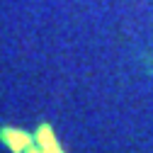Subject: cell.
I'll list each match as a JSON object with an SVG mask.
<instances>
[{
  "mask_svg": "<svg viewBox=\"0 0 153 153\" xmlns=\"http://www.w3.org/2000/svg\"><path fill=\"white\" fill-rule=\"evenodd\" d=\"M34 141H36V146H42V148L49 151V153H63V148L59 146V141H56V134H53V129H51L49 124H42L39 129H36Z\"/></svg>",
  "mask_w": 153,
  "mask_h": 153,
  "instance_id": "obj_2",
  "label": "cell"
},
{
  "mask_svg": "<svg viewBox=\"0 0 153 153\" xmlns=\"http://www.w3.org/2000/svg\"><path fill=\"white\" fill-rule=\"evenodd\" d=\"M0 141L15 153H27V148L34 143V139L22 129H3L0 131Z\"/></svg>",
  "mask_w": 153,
  "mask_h": 153,
  "instance_id": "obj_1",
  "label": "cell"
},
{
  "mask_svg": "<svg viewBox=\"0 0 153 153\" xmlns=\"http://www.w3.org/2000/svg\"><path fill=\"white\" fill-rule=\"evenodd\" d=\"M27 153H49V151H44L42 146H34V143H32V146L27 148Z\"/></svg>",
  "mask_w": 153,
  "mask_h": 153,
  "instance_id": "obj_3",
  "label": "cell"
}]
</instances>
